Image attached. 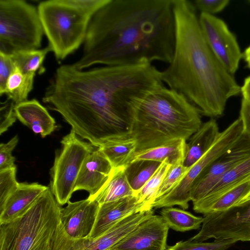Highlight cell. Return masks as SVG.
<instances>
[{
  "label": "cell",
  "instance_id": "cell-1",
  "mask_svg": "<svg viewBox=\"0 0 250 250\" xmlns=\"http://www.w3.org/2000/svg\"><path fill=\"white\" fill-rule=\"evenodd\" d=\"M164 85L151 63L105 66L88 70L60 66L43 98L77 136L98 147L109 136L127 127L130 106Z\"/></svg>",
  "mask_w": 250,
  "mask_h": 250
},
{
  "label": "cell",
  "instance_id": "cell-2",
  "mask_svg": "<svg viewBox=\"0 0 250 250\" xmlns=\"http://www.w3.org/2000/svg\"><path fill=\"white\" fill-rule=\"evenodd\" d=\"M172 0H109L94 15L74 66L169 64L174 49Z\"/></svg>",
  "mask_w": 250,
  "mask_h": 250
},
{
  "label": "cell",
  "instance_id": "cell-3",
  "mask_svg": "<svg viewBox=\"0 0 250 250\" xmlns=\"http://www.w3.org/2000/svg\"><path fill=\"white\" fill-rule=\"evenodd\" d=\"M172 0L174 49L168 66L161 71L162 81L184 95L200 114L219 117L228 100L241 93V87L208 46L193 3Z\"/></svg>",
  "mask_w": 250,
  "mask_h": 250
},
{
  "label": "cell",
  "instance_id": "cell-4",
  "mask_svg": "<svg viewBox=\"0 0 250 250\" xmlns=\"http://www.w3.org/2000/svg\"><path fill=\"white\" fill-rule=\"evenodd\" d=\"M126 120V131L136 141V152L187 141L202 124L197 108L184 95L164 85L132 105Z\"/></svg>",
  "mask_w": 250,
  "mask_h": 250
},
{
  "label": "cell",
  "instance_id": "cell-5",
  "mask_svg": "<svg viewBox=\"0 0 250 250\" xmlns=\"http://www.w3.org/2000/svg\"><path fill=\"white\" fill-rule=\"evenodd\" d=\"M49 187L22 216L0 224V250H72Z\"/></svg>",
  "mask_w": 250,
  "mask_h": 250
},
{
  "label": "cell",
  "instance_id": "cell-6",
  "mask_svg": "<svg viewBox=\"0 0 250 250\" xmlns=\"http://www.w3.org/2000/svg\"><path fill=\"white\" fill-rule=\"evenodd\" d=\"M109 0H48L37 7L48 47L58 60L76 51L85 41L90 21Z\"/></svg>",
  "mask_w": 250,
  "mask_h": 250
},
{
  "label": "cell",
  "instance_id": "cell-7",
  "mask_svg": "<svg viewBox=\"0 0 250 250\" xmlns=\"http://www.w3.org/2000/svg\"><path fill=\"white\" fill-rule=\"evenodd\" d=\"M43 33L34 5L23 0H0V52L38 50Z\"/></svg>",
  "mask_w": 250,
  "mask_h": 250
},
{
  "label": "cell",
  "instance_id": "cell-8",
  "mask_svg": "<svg viewBox=\"0 0 250 250\" xmlns=\"http://www.w3.org/2000/svg\"><path fill=\"white\" fill-rule=\"evenodd\" d=\"M61 143L62 148L56 152L50 169L49 187L59 204L62 206L69 201L82 165L95 149L93 146L82 141L71 129Z\"/></svg>",
  "mask_w": 250,
  "mask_h": 250
},
{
  "label": "cell",
  "instance_id": "cell-9",
  "mask_svg": "<svg viewBox=\"0 0 250 250\" xmlns=\"http://www.w3.org/2000/svg\"><path fill=\"white\" fill-rule=\"evenodd\" d=\"M241 132L235 125H229L223 131L213 146L200 159L188 167L179 183L169 192L155 201L152 208L178 205L183 209L188 207L191 188L200 175L240 137Z\"/></svg>",
  "mask_w": 250,
  "mask_h": 250
},
{
  "label": "cell",
  "instance_id": "cell-10",
  "mask_svg": "<svg viewBox=\"0 0 250 250\" xmlns=\"http://www.w3.org/2000/svg\"><path fill=\"white\" fill-rule=\"evenodd\" d=\"M201 229L188 240L204 242L210 238L250 241V200L220 212L204 214Z\"/></svg>",
  "mask_w": 250,
  "mask_h": 250
},
{
  "label": "cell",
  "instance_id": "cell-11",
  "mask_svg": "<svg viewBox=\"0 0 250 250\" xmlns=\"http://www.w3.org/2000/svg\"><path fill=\"white\" fill-rule=\"evenodd\" d=\"M199 20L208 46L227 71L233 75L243 58L235 36L222 20L214 15L201 13Z\"/></svg>",
  "mask_w": 250,
  "mask_h": 250
},
{
  "label": "cell",
  "instance_id": "cell-12",
  "mask_svg": "<svg viewBox=\"0 0 250 250\" xmlns=\"http://www.w3.org/2000/svg\"><path fill=\"white\" fill-rule=\"evenodd\" d=\"M250 157V136L243 131L195 181L190 190V201L194 203L203 198L226 173Z\"/></svg>",
  "mask_w": 250,
  "mask_h": 250
},
{
  "label": "cell",
  "instance_id": "cell-13",
  "mask_svg": "<svg viewBox=\"0 0 250 250\" xmlns=\"http://www.w3.org/2000/svg\"><path fill=\"white\" fill-rule=\"evenodd\" d=\"M168 229L161 216L153 214L109 250H166Z\"/></svg>",
  "mask_w": 250,
  "mask_h": 250
},
{
  "label": "cell",
  "instance_id": "cell-14",
  "mask_svg": "<svg viewBox=\"0 0 250 250\" xmlns=\"http://www.w3.org/2000/svg\"><path fill=\"white\" fill-rule=\"evenodd\" d=\"M61 208V220L68 237L73 240L89 239L93 229L99 204L87 198L74 202L70 201Z\"/></svg>",
  "mask_w": 250,
  "mask_h": 250
},
{
  "label": "cell",
  "instance_id": "cell-15",
  "mask_svg": "<svg viewBox=\"0 0 250 250\" xmlns=\"http://www.w3.org/2000/svg\"><path fill=\"white\" fill-rule=\"evenodd\" d=\"M153 214V209L129 214L96 238L75 240L72 250H109Z\"/></svg>",
  "mask_w": 250,
  "mask_h": 250
},
{
  "label": "cell",
  "instance_id": "cell-16",
  "mask_svg": "<svg viewBox=\"0 0 250 250\" xmlns=\"http://www.w3.org/2000/svg\"><path fill=\"white\" fill-rule=\"evenodd\" d=\"M152 208L135 196L99 204L96 220L89 239L96 238L126 216Z\"/></svg>",
  "mask_w": 250,
  "mask_h": 250
},
{
  "label": "cell",
  "instance_id": "cell-17",
  "mask_svg": "<svg viewBox=\"0 0 250 250\" xmlns=\"http://www.w3.org/2000/svg\"><path fill=\"white\" fill-rule=\"evenodd\" d=\"M113 168L104 155L97 148L84 160L79 172L74 191L84 190L88 197L97 193L110 177Z\"/></svg>",
  "mask_w": 250,
  "mask_h": 250
},
{
  "label": "cell",
  "instance_id": "cell-18",
  "mask_svg": "<svg viewBox=\"0 0 250 250\" xmlns=\"http://www.w3.org/2000/svg\"><path fill=\"white\" fill-rule=\"evenodd\" d=\"M48 188L38 183H19L0 211V224L12 221L24 214Z\"/></svg>",
  "mask_w": 250,
  "mask_h": 250
},
{
  "label": "cell",
  "instance_id": "cell-19",
  "mask_svg": "<svg viewBox=\"0 0 250 250\" xmlns=\"http://www.w3.org/2000/svg\"><path fill=\"white\" fill-rule=\"evenodd\" d=\"M14 109L17 119L42 138L51 134L57 127L55 119L36 99L15 104Z\"/></svg>",
  "mask_w": 250,
  "mask_h": 250
},
{
  "label": "cell",
  "instance_id": "cell-20",
  "mask_svg": "<svg viewBox=\"0 0 250 250\" xmlns=\"http://www.w3.org/2000/svg\"><path fill=\"white\" fill-rule=\"evenodd\" d=\"M250 180V157L226 173L203 198L193 203L195 212L205 214L219 197L231 188Z\"/></svg>",
  "mask_w": 250,
  "mask_h": 250
},
{
  "label": "cell",
  "instance_id": "cell-21",
  "mask_svg": "<svg viewBox=\"0 0 250 250\" xmlns=\"http://www.w3.org/2000/svg\"><path fill=\"white\" fill-rule=\"evenodd\" d=\"M98 148L113 168H126L137 152V143L126 131H123L107 137Z\"/></svg>",
  "mask_w": 250,
  "mask_h": 250
},
{
  "label": "cell",
  "instance_id": "cell-22",
  "mask_svg": "<svg viewBox=\"0 0 250 250\" xmlns=\"http://www.w3.org/2000/svg\"><path fill=\"white\" fill-rule=\"evenodd\" d=\"M220 132L214 120L202 124L186 144L184 165L189 167L200 159L215 143Z\"/></svg>",
  "mask_w": 250,
  "mask_h": 250
},
{
  "label": "cell",
  "instance_id": "cell-23",
  "mask_svg": "<svg viewBox=\"0 0 250 250\" xmlns=\"http://www.w3.org/2000/svg\"><path fill=\"white\" fill-rule=\"evenodd\" d=\"M125 169V167L113 168L110 177L100 190L95 195L87 198L101 204L135 195Z\"/></svg>",
  "mask_w": 250,
  "mask_h": 250
},
{
  "label": "cell",
  "instance_id": "cell-24",
  "mask_svg": "<svg viewBox=\"0 0 250 250\" xmlns=\"http://www.w3.org/2000/svg\"><path fill=\"white\" fill-rule=\"evenodd\" d=\"M186 144V140H178L136 152L131 163L139 161L162 163L167 159L172 165L180 160H184Z\"/></svg>",
  "mask_w": 250,
  "mask_h": 250
},
{
  "label": "cell",
  "instance_id": "cell-25",
  "mask_svg": "<svg viewBox=\"0 0 250 250\" xmlns=\"http://www.w3.org/2000/svg\"><path fill=\"white\" fill-rule=\"evenodd\" d=\"M34 76L22 73L15 65L6 85L4 94L8 99L11 100L15 104L27 100L28 96L33 89Z\"/></svg>",
  "mask_w": 250,
  "mask_h": 250
},
{
  "label": "cell",
  "instance_id": "cell-26",
  "mask_svg": "<svg viewBox=\"0 0 250 250\" xmlns=\"http://www.w3.org/2000/svg\"><path fill=\"white\" fill-rule=\"evenodd\" d=\"M160 213L169 228L180 232L199 229L204 220V217L172 207L163 208Z\"/></svg>",
  "mask_w": 250,
  "mask_h": 250
},
{
  "label": "cell",
  "instance_id": "cell-27",
  "mask_svg": "<svg viewBox=\"0 0 250 250\" xmlns=\"http://www.w3.org/2000/svg\"><path fill=\"white\" fill-rule=\"evenodd\" d=\"M160 164L155 161H139L131 163L126 167L125 173L135 193L144 186Z\"/></svg>",
  "mask_w": 250,
  "mask_h": 250
},
{
  "label": "cell",
  "instance_id": "cell-28",
  "mask_svg": "<svg viewBox=\"0 0 250 250\" xmlns=\"http://www.w3.org/2000/svg\"><path fill=\"white\" fill-rule=\"evenodd\" d=\"M50 50L48 46L35 50L22 51L11 54L14 63L22 73L35 75L42 66L46 54Z\"/></svg>",
  "mask_w": 250,
  "mask_h": 250
},
{
  "label": "cell",
  "instance_id": "cell-29",
  "mask_svg": "<svg viewBox=\"0 0 250 250\" xmlns=\"http://www.w3.org/2000/svg\"><path fill=\"white\" fill-rule=\"evenodd\" d=\"M171 166L167 159L161 163L152 176L135 193V196L140 202L146 203L152 208L155 195Z\"/></svg>",
  "mask_w": 250,
  "mask_h": 250
},
{
  "label": "cell",
  "instance_id": "cell-30",
  "mask_svg": "<svg viewBox=\"0 0 250 250\" xmlns=\"http://www.w3.org/2000/svg\"><path fill=\"white\" fill-rule=\"evenodd\" d=\"M250 192V180L235 187L221 195L209 207L206 214L227 210L238 204Z\"/></svg>",
  "mask_w": 250,
  "mask_h": 250
},
{
  "label": "cell",
  "instance_id": "cell-31",
  "mask_svg": "<svg viewBox=\"0 0 250 250\" xmlns=\"http://www.w3.org/2000/svg\"><path fill=\"white\" fill-rule=\"evenodd\" d=\"M236 241L232 239H215L211 242H194L189 240L177 242L167 247L166 250H226Z\"/></svg>",
  "mask_w": 250,
  "mask_h": 250
},
{
  "label": "cell",
  "instance_id": "cell-32",
  "mask_svg": "<svg viewBox=\"0 0 250 250\" xmlns=\"http://www.w3.org/2000/svg\"><path fill=\"white\" fill-rule=\"evenodd\" d=\"M183 162L182 160L171 166L155 195L154 202L173 189L186 174L188 167Z\"/></svg>",
  "mask_w": 250,
  "mask_h": 250
},
{
  "label": "cell",
  "instance_id": "cell-33",
  "mask_svg": "<svg viewBox=\"0 0 250 250\" xmlns=\"http://www.w3.org/2000/svg\"><path fill=\"white\" fill-rule=\"evenodd\" d=\"M16 167L0 170V211L8 198L17 188Z\"/></svg>",
  "mask_w": 250,
  "mask_h": 250
},
{
  "label": "cell",
  "instance_id": "cell-34",
  "mask_svg": "<svg viewBox=\"0 0 250 250\" xmlns=\"http://www.w3.org/2000/svg\"><path fill=\"white\" fill-rule=\"evenodd\" d=\"M19 141L17 135L14 136L6 143L0 145V170L16 167L14 163L15 158L12 152Z\"/></svg>",
  "mask_w": 250,
  "mask_h": 250
},
{
  "label": "cell",
  "instance_id": "cell-35",
  "mask_svg": "<svg viewBox=\"0 0 250 250\" xmlns=\"http://www.w3.org/2000/svg\"><path fill=\"white\" fill-rule=\"evenodd\" d=\"M193 4L201 13L213 15L222 11L229 3V0H195Z\"/></svg>",
  "mask_w": 250,
  "mask_h": 250
},
{
  "label": "cell",
  "instance_id": "cell-36",
  "mask_svg": "<svg viewBox=\"0 0 250 250\" xmlns=\"http://www.w3.org/2000/svg\"><path fill=\"white\" fill-rule=\"evenodd\" d=\"M15 66L11 55L0 52V94H5L7 80Z\"/></svg>",
  "mask_w": 250,
  "mask_h": 250
},
{
  "label": "cell",
  "instance_id": "cell-37",
  "mask_svg": "<svg viewBox=\"0 0 250 250\" xmlns=\"http://www.w3.org/2000/svg\"><path fill=\"white\" fill-rule=\"evenodd\" d=\"M15 104L7 103L3 104L0 108V133L6 131L8 128L11 126L16 121V116L14 111Z\"/></svg>",
  "mask_w": 250,
  "mask_h": 250
},
{
  "label": "cell",
  "instance_id": "cell-38",
  "mask_svg": "<svg viewBox=\"0 0 250 250\" xmlns=\"http://www.w3.org/2000/svg\"><path fill=\"white\" fill-rule=\"evenodd\" d=\"M239 118L243 124L244 132L250 136V103L243 99Z\"/></svg>",
  "mask_w": 250,
  "mask_h": 250
},
{
  "label": "cell",
  "instance_id": "cell-39",
  "mask_svg": "<svg viewBox=\"0 0 250 250\" xmlns=\"http://www.w3.org/2000/svg\"><path fill=\"white\" fill-rule=\"evenodd\" d=\"M241 93L243 99L250 103V76L245 79L243 86L241 87Z\"/></svg>",
  "mask_w": 250,
  "mask_h": 250
},
{
  "label": "cell",
  "instance_id": "cell-40",
  "mask_svg": "<svg viewBox=\"0 0 250 250\" xmlns=\"http://www.w3.org/2000/svg\"><path fill=\"white\" fill-rule=\"evenodd\" d=\"M243 57L246 62L250 61V46L243 53Z\"/></svg>",
  "mask_w": 250,
  "mask_h": 250
},
{
  "label": "cell",
  "instance_id": "cell-41",
  "mask_svg": "<svg viewBox=\"0 0 250 250\" xmlns=\"http://www.w3.org/2000/svg\"><path fill=\"white\" fill-rule=\"evenodd\" d=\"M250 200V192L248 194V195L245 196L237 205L243 203L247 201ZM236 206V205H235Z\"/></svg>",
  "mask_w": 250,
  "mask_h": 250
},
{
  "label": "cell",
  "instance_id": "cell-42",
  "mask_svg": "<svg viewBox=\"0 0 250 250\" xmlns=\"http://www.w3.org/2000/svg\"><path fill=\"white\" fill-rule=\"evenodd\" d=\"M248 66L250 68V61L247 62Z\"/></svg>",
  "mask_w": 250,
  "mask_h": 250
},
{
  "label": "cell",
  "instance_id": "cell-43",
  "mask_svg": "<svg viewBox=\"0 0 250 250\" xmlns=\"http://www.w3.org/2000/svg\"><path fill=\"white\" fill-rule=\"evenodd\" d=\"M248 1H249V2L250 3V0H249Z\"/></svg>",
  "mask_w": 250,
  "mask_h": 250
}]
</instances>
